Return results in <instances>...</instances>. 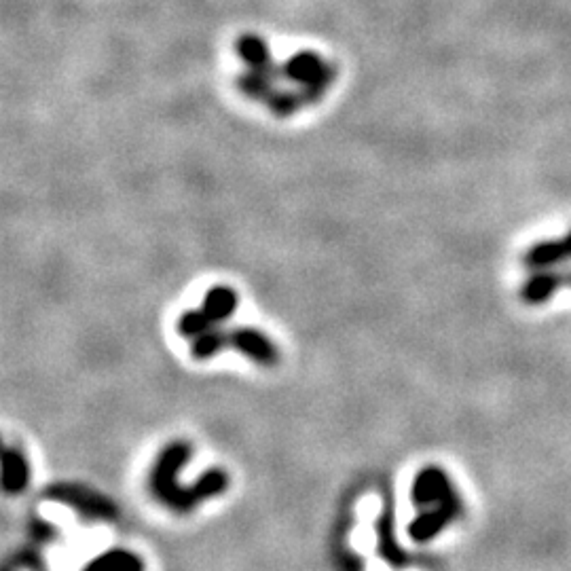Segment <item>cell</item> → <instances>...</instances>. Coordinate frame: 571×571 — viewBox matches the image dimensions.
<instances>
[{"label": "cell", "mask_w": 571, "mask_h": 571, "mask_svg": "<svg viewBox=\"0 0 571 571\" xmlns=\"http://www.w3.org/2000/svg\"><path fill=\"white\" fill-rule=\"evenodd\" d=\"M191 445L189 442L176 440L165 447L157 457L155 468L151 472V489L155 491L157 500L168 504L178 512H187L195 508L201 500L223 493L229 487V476L223 470H210L191 489H182L176 483L178 470L189 462Z\"/></svg>", "instance_id": "6da1fadb"}, {"label": "cell", "mask_w": 571, "mask_h": 571, "mask_svg": "<svg viewBox=\"0 0 571 571\" xmlns=\"http://www.w3.org/2000/svg\"><path fill=\"white\" fill-rule=\"evenodd\" d=\"M282 79L326 94L337 79V68L316 51H297L282 64Z\"/></svg>", "instance_id": "7a4b0ae2"}, {"label": "cell", "mask_w": 571, "mask_h": 571, "mask_svg": "<svg viewBox=\"0 0 571 571\" xmlns=\"http://www.w3.org/2000/svg\"><path fill=\"white\" fill-rule=\"evenodd\" d=\"M229 347L252 360L254 364L271 368L280 362V349L259 328L237 326L229 330Z\"/></svg>", "instance_id": "3957f363"}, {"label": "cell", "mask_w": 571, "mask_h": 571, "mask_svg": "<svg viewBox=\"0 0 571 571\" xmlns=\"http://www.w3.org/2000/svg\"><path fill=\"white\" fill-rule=\"evenodd\" d=\"M413 502L423 506H459V497L453 491L449 476L438 468H426L417 474L413 483Z\"/></svg>", "instance_id": "277c9868"}, {"label": "cell", "mask_w": 571, "mask_h": 571, "mask_svg": "<svg viewBox=\"0 0 571 571\" xmlns=\"http://www.w3.org/2000/svg\"><path fill=\"white\" fill-rule=\"evenodd\" d=\"M235 53L237 58L246 64V68L261 72V75L280 81L282 79V64H275L271 58V51L267 43L259 34H242L235 41Z\"/></svg>", "instance_id": "5b68a950"}, {"label": "cell", "mask_w": 571, "mask_h": 571, "mask_svg": "<svg viewBox=\"0 0 571 571\" xmlns=\"http://www.w3.org/2000/svg\"><path fill=\"white\" fill-rule=\"evenodd\" d=\"M322 98H324V94L318 89H307V87L275 89L265 104L275 117L286 119V117H292L294 113H299L301 108H307L311 104L320 102Z\"/></svg>", "instance_id": "8992f818"}, {"label": "cell", "mask_w": 571, "mask_h": 571, "mask_svg": "<svg viewBox=\"0 0 571 571\" xmlns=\"http://www.w3.org/2000/svg\"><path fill=\"white\" fill-rule=\"evenodd\" d=\"M459 508L462 506H436L430 512H421L409 527L411 538L415 542H428L436 538L442 529H445L451 521H455Z\"/></svg>", "instance_id": "52a82bcc"}, {"label": "cell", "mask_w": 571, "mask_h": 571, "mask_svg": "<svg viewBox=\"0 0 571 571\" xmlns=\"http://www.w3.org/2000/svg\"><path fill=\"white\" fill-rule=\"evenodd\" d=\"M237 305H239V294L231 286L218 284L206 292L201 309H204L212 324H225L237 311Z\"/></svg>", "instance_id": "ba28073f"}, {"label": "cell", "mask_w": 571, "mask_h": 571, "mask_svg": "<svg viewBox=\"0 0 571 571\" xmlns=\"http://www.w3.org/2000/svg\"><path fill=\"white\" fill-rule=\"evenodd\" d=\"M28 464L20 451L5 449L3 455V489L7 493H20L28 485Z\"/></svg>", "instance_id": "9c48e42d"}, {"label": "cell", "mask_w": 571, "mask_h": 571, "mask_svg": "<svg viewBox=\"0 0 571 571\" xmlns=\"http://www.w3.org/2000/svg\"><path fill=\"white\" fill-rule=\"evenodd\" d=\"M229 347V330L223 328V324H216L210 330H206L204 335H199L191 343V356L195 360H210L216 354L223 352Z\"/></svg>", "instance_id": "30bf717a"}, {"label": "cell", "mask_w": 571, "mask_h": 571, "mask_svg": "<svg viewBox=\"0 0 571 571\" xmlns=\"http://www.w3.org/2000/svg\"><path fill=\"white\" fill-rule=\"evenodd\" d=\"M275 83L278 81H273V79L261 75V72L250 70V68H246L242 75L237 77V89L242 91L246 98L256 100V102H267L273 91L278 89V85Z\"/></svg>", "instance_id": "8fae6325"}, {"label": "cell", "mask_w": 571, "mask_h": 571, "mask_svg": "<svg viewBox=\"0 0 571 571\" xmlns=\"http://www.w3.org/2000/svg\"><path fill=\"white\" fill-rule=\"evenodd\" d=\"M85 571H144V565L132 552L113 550L98 557Z\"/></svg>", "instance_id": "7c38bea8"}, {"label": "cell", "mask_w": 571, "mask_h": 571, "mask_svg": "<svg viewBox=\"0 0 571 571\" xmlns=\"http://www.w3.org/2000/svg\"><path fill=\"white\" fill-rule=\"evenodd\" d=\"M212 326H216V324H212V320L206 316L204 313V309H189V311H184L182 316L178 318V322H176V330H178V335L182 337V339H197L199 335H204L206 330H210Z\"/></svg>", "instance_id": "4fadbf2b"}]
</instances>
